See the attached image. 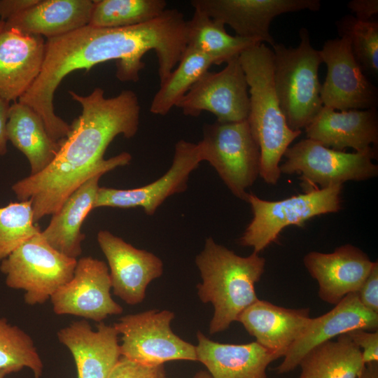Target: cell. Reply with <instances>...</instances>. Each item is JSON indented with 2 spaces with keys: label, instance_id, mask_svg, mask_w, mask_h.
I'll return each instance as SVG.
<instances>
[{
  "label": "cell",
  "instance_id": "cell-13",
  "mask_svg": "<svg viewBox=\"0 0 378 378\" xmlns=\"http://www.w3.org/2000/svg\"><path fill=\"white\" fill-rule=\"evenodd\" d=\"M111 289L106 263L85 256L77 260L71 279L58 288L50 300L57 315H73L100 323L123 312L112 298Z\"/></svg>",
  "mask_w": 378,
  "mask_h": 378
},
{
  "label": "cell",
  "instance_id": "cell-14",
  "mask_svg": "<svg viewBox=\"0 0 378 378\" xmlns=\"http://www.w3.org/2000/svg\"><path fill=\"white\" fill-rule=\"evenodd\" d=\"M194 10L214 20L227 24L236 35L276 43L270 33L272 21L280 15L304 10L317 11L319 0H192Z\"/></svg>",
  "mask_w": 378,
  "mask_h": 378
},
{
  "label": "cell",
  "instance_id": "cell-5",
  "mask_svg": "<svg viewBox=\"0 0 378 378\" xmlns=\"http://www.w3.org/2000/svg\"><path fill=\"white\" fill-rule=\"evenodd\" d=\"M299 36L296 48L277 43L272 46L274 90L286 121L293 131H302L309 125L323 106L318 80L322 58L319 50L312 47L306 28L300 29Z\"/></svg>",
  "mask_w": 378,
  "mask_h": 378
},
{
  "label": "cell",
  "instance_id": "cell-15",
  "mask_svg": "<svg viewBox=\"0 0 378 378\" xmlns=\"http://www.w3.org/2000/svg\"><path fill=\"white\" fill-rule=\"evenodd\" d=\"M201 162L197 144L180 140L175 145L172 164L163 176L132 189L99 187L94 209L141 207L148 216H153L167 197L187 189L190 174Z\"/></svg>",
  "mask_w": 378,
  "mask_h": 378
},
{
  "label": "cell",
  "instance_id": "cell-35",
  "mask_svg": "<svg viewBox=\"0 0 378 378\" xmlns=\"http://www.w3.org/2000/svg\"><path fill=\"white\" fill-rule=\"evenodd\" d=\"M346 334L360 349L362 360L365 365L378 363V330L356 329Z\"/></svg>",
  "mask_w": 378,
  "mask_h": 378
},
{
  "label": "cell",
  "instance_id": "cell-3",
  "mask_svg": "<svg viewBox=\"0 0 378 378\" xmlns=\"http://www.w3.org/2000/svg\"><path fill=\"white\" fill-rule=\"evenodd\" d=\"M195 264L202 279L197 286L199 298L214 309L209 333L223 332L258 300L255 284L264 273L265 259L255 252L240 256L208 237Z\"/></svg>",
  "mask_w": 378,
  "mask_h": 378
},
{
  "label": "cell",
  "instance_id": "cell-34",
  "mask_svg": "<svg viewBox=\"0 0 378 378\" xmlns=\"http://www.w3.org/2000/svg\"><path fill=\"white\" fill-rule=\"evenodd\" d=\"M107 378H167L164 365H148L120 356Z\"/></svg>",
  "mask_w": 378,
  "mask_h": 378
},
{
  "label": "cell",
  "instance_id": "cell-26",
  "mask_svg": "<svg viewBox=\"0 0 378 378\" xmlns=\"http://www.w3.org/2000/svg\"><path fill=\"white\" fill-rule=\"evenodd\" d=\"M6 133L8 141L27 158L31 176L44 170L59 148V142L50 136L38 113L19 102L10 106Z\"/></svg>",
  "mask_w": 378,
  "mask_h": 378
},
{
  "label": "cell",
  "instance_id": "cell-1",
  "mask_svg": "<svg viewBox=\"0 0 378 378\" xmlns=\"http://www.w3.org/2000/svg\"><path fill=\"white\" fill-rule=\"evenodd\" d=\"M183 13L166 9L157 18L127 27L85 26L66 34L48 38L41 72L18 102L33 108L42 119L50 136L58 142L71 127L55 113L56 89L69 74L89 71L109 60L116 61V77L122 82H137L144 68L143 56L154 50L158 62L160 83L175 69L186 48Z\"/></svg>",
  "mask_w": 378,
  "mask_h": 378
},
{
  "label": "cell",
  "instance_id": "cell-38",
  "mask_svg": "<svg viewBox=\"0 0 378 378\" xmlns=\"http://www.w3.org/2000/svg\"><path fill=\"white\" fill-rule=\"evenodd\" d=\"M349 9L360 20L368 21L378 13V0H352L347 4Z\"/></svg>",
  "mask_w": 378,
  "mask_h": 378
},
{
  "label": "cell",
  "instance_id": "cell-32",
  "mask_svg": "<svg viewBox=\"0 0 378 378\" xmlns=\"http://www.w3.org/2000/svg\"><path fill=\"white\" fill-rule=\"evenodd\" d=\"M39 232L41 230L34 221L30 200L0 207V262Z\"/></svg>",
  "mask_w": 378,
  "mask_h": 378
},
{
  "label": "cell",
  "instance_id": "cell-7",
  "mask_svg": "<svg viewBox=\"0 0 378 378\" xmlns=\"http://www.w3.org/2000/svg\"><path fill=\"white\" fill-rule=\"evenodd\" d=\"M197 145L202 162L207 161L232 193L246 202V189L260 170V148L248 120L205 124Z\"/></svg>",
  "mask_w": 378,
  "mask_h": 378
},
{
  "label": "cell",
  "instance_id": "cell-37",
  "mask_svg": "<svg viewBox=\"0 0 378 378\" xmlns=\"http://www.w3.org/2000/svg\"><path fill=\"white\" fill-rule=\"evenodd\" d=\"M39 0H0V20L6 21L35 5Z\"/></svg>",
  "mask_w": 378,
  "mask_h": 378
},
{
  "label": "cell",
  "instance_id": "cell-8",
  "mask_svg": "<svg viewBox=\"0 0 378 378\" xmlns=\"http://www.w3.org/2000/svg\"><path fill=\"white\" fill-rule=\"evenodd\" d=\"M76 263L77 259L54 249L39 232L1 261L0 271L6 286L24 291V302L33 306L45 303L70 281Z\"/></svg>",
  "mask_w": 378,
  "mask_h": 378
},
{
  "label": "cell",
  "instance_id": "cell-9",
  "mask_svg": "<svg viewBox=\"0 0 378 378\" xmlns=\"http://www.w3.org/2000/svg\"><path fill=\"white\" fill-rule=\"evenodd\" d=\"M374 148L364 152L346 153L327 148L304 139L287 148L285 161L279 165L281 174H300L305 191L323 189L346 181H365L378 174L372 162Z\"/></svg>",
  "mask_w": 378,
  "mask_h": 378
},
{
  "label": "cell",
  "instance_id": "cell-29",
  "mask_svg": "<svg viewBox=\"0 0 378 378\" xmlns=\"http://www.w3.org/2000/svg\"><path fill=\"white\" fill-rule=\"evenodd\" d=\"M211 65L212 62L207 56L186 48L177 67L160 83L151 102L150 112L167 115Z\"/></svg>",
  "mask_w": 378,
  "mask_h": 378
},
{
  "label": "cell",
  "instance_id": "cell-28",
  "mask_svg": "<svg viewBox=\"0 0 378 378\" xmlns=\"http://www.w3.org/2000/svg\"><path fill=\"white\" fill-rule=\"evenodd\" d=\"M186 28V48L205 55L216 65L239 57L246 49L261 43L229 34L223 23L196 10L187 20Z\"/></svg>",
  "mask_w": 378,
  "mask_h": 378
},
{
  "label": "cell",
  "instance_id": "cell-42",
  "mask_svg": "<svg viewBox=\"0 0 378 378\" xmlns=\"http://www.w3.org/2000/svg\"><path fill=\"white\" fill-rule=\"evenodd\" d=\"M12 372L7 370H0V378H5L8 374Z\"/></svg>",
  "mask_w": 378,
  "mask_h": 378
},
{
  "label": "cell",
  "instance_id": "cell-19",
  "mask_svg": "<svg viewBox=\"0 0 378 378\" xmlns=\"http://www.w3.org/2000/svg\"><path fill=\"white\" fill-rule=\"evenodd\" d=\"M118 335L113 326L100 322L94 330L85 319L73 321L57 333L74 358L78 378H107L121 356Z\"/></svg>",
  "mask_w": 378,
  "mask_h": 378
},
{
  "label": "cell",
  "instance_id": "cell-21",
  "mask_svg": "<svg viewBox=\"0 0 378 378\" xmlns=\"http://www.w3.org/2000/svg\"><path fill=\"white\" fill-rule=\"evenodd\" d=\"M304 130L308 139L327 148L364 152L377 145L378 113L375 108L336 111L323 106Z\"/></svg>",
  "mask_w": 378,
  "mask_h": 378
},
{
  "label": "cell",
  "instance_id": "cell-30",
  "mask_svg": "<svg viewBox=\"0 0 378 378\" xmlns=\"http://www.w3.org/2000/svg\"><path fill=\"white\" fill-rule=\"evenodd\" d=\"M90 26L120 28L151 21L167 9L164 0H93Z\"/></svg>",
  "mask_w": 378,
  "mask_h": 378
},
{
  "label": "cell",
  "instance_id": "cell-27",
  "mask_svg": "<svg viewBox=\"0 0 378 378\" xmlns=\"http://www.w3.org/2000/svg\"><path fill=\"white\" fill-rule=\"evenodd\" d=\"M300 378H358L365 364L346 333L311 349L302 359Z\"/></svg>",
  "mask_w": 378,
  "mask_h": 378
},
{
  "label": "cell",
  "instance_id": "cell-23",
  "mask_svg": "<svg viewBox=\"0 0 378 378\" xmlns=\"http://www.w3.org/2000/svg\"><path fill=\"white\" fill-rule=\"evenodd\" d=\"M197 361L212 378H268L267 368L276 357L256 342L224 344L214 342L202 332L197 333Z\"/></svg>",
  "mask_w": 378,
  "mask_h": 378
},
{
  "label": "cell",
  "instance_id": "cell-16",
  "mask_svg": "<svg viewBox=\"0 0 378 378\" xmlns=\"http://www.w3.org/2000/svg\"><path fill=\"white\" fill-rule=\"evenodd\" d=\"M97 239L108 262L113 294L130 305L142 302L148 284L163 273L162 260L108 230L99 231Z\"/></svg>",
  "mask_w": 378,
  "mask_h": 378
},
{
  "label": "cell",
  "instance_id": "cell-41",
  "mask_svg": "<svg viewBox=\"0 0 378 378\" xmlns=\"http://www.w3.org/2000/svg\"><path fill=\"white\" fill-rule=\"evenodd\" d=\"M194 378H212V377L209 372L201 371L197 373Z\"/></svg>",
  "mask_w": 378,
  "mask_h": 378
},
{
  "label": "cell",
  "instance_id": "cell-40",
  "mask_svg": "<svg viewBox=\"0 0 378 378\" xmlns=\"http://www.w3.org/2000/svg\"><path fill=\"white\" fill-rule=\"evenodd\" d=\"M358 378H378V363L365 365Z\"/></svg>",
  "mask_w": 378,
  "mask_h": 378
},
{
  "label": "cell",
  "instance_id": "cell-39",
  "mask_svg": "<svg viewBox=\"0 0 378 378\" xmlns=\"http://www.w3.org/2000/svg\"><path fill=\"white\" fill-rule=\"evenodd\" d=\"M10 102L0 98V155H4L7 152L6 124L8 117Z\"/></svg>",
  "mask_w": 378,
  "mask_h": 378
},
{
  "label": "cell",
  "instance_id": "cell-17",
  "mask_svg": "<svg viewBox=\"0 0 378 378\" xmlns=\"http://www.w3.org/2000/svg\"><path fill=\"white\" fill-rule=\"evenodd\" d=\"M356 329L378 330V314L365 308L356 293H351L328 312L312 318L303 335L290 349L275 370L279 374L294 370L311 349Z\"/></svg>",
  "mask_w": 378,
  "mask_h": 378
},
{
  "label": "cell",
  "instance_id": "cell-6",
  "mask_svg": "<svg viewBox=\"0 0 378 378\" xmlns=\"http://www.w3.org/2000/svg\"><path fill=\"white\" fill-rule=\"evenodd\" d=\"M342 184L323 189H312L279 201L262 200L248 193L253 218L239 244L252 247L259 253L271 243L275 242L286 227L295 225L304 227L307 220L321 214L335 213L341 206Z\"/></svg>",
  "mask_w": 378,
  "mask_h": 378
},
{
  "label": "cell",
  "instance_id": "cell-2",
  "mask_svg": "<svg viewBox=\"0 0 378 378\" xmlns=\"http://www.w3.org/2000/svg\"><path fill=\"white\" fill-rule=\"evenodd\" d=\"M81 106V113L68 135L59 141L52 162L40 173L28 176L12 186L20 201L30 200L36 223L52 215L85 181L97 173H106L129 164L132 155L122 152L104 159L105 151L118 136L132 138L139 125L141 107L134 92L125 90L106 97L101 88L83 96L69 91Z\"/></svg>",
  "mask_w": 378,
  "mask_h": 378
},
{
  "label": "cell",
  "instance_id": "cell-10",
  "mask_svg": "<svg viewBox=\"0 0 378 378\" xmlns=\"http://www.w3.org/2000/svg\"><path fill=\"white\" fill-rule=\"evenodd\" d=\"M174 318L171 311L156 309L120 317L113 326L122 335L121 356L148 365L177 360L197 361L196 346L171 329Z\"/></svg>",
  "mask_w": 378,
  "mask_h": 378
},
{
  "label": "cell",
  "instance_id": "cell-36",
  "mask_svg": "<svg viewBox=\"0 0 378 378\" xmlns=\"http://www.w3.org/2000/svg\"><path fill=\"white\" fill-rule=\"evenodd\" d=\"M360 303L368 309L378 314V262L376 261L358 290Z\"/></svg>",
  "mask_w": 378,
  "mask_h": 378
},
{
  "label": "cell",
  "instance_id": "cell-12",
  "mask_svg": "<svg viewBox=\"0 0 378 378\" xmlns=\"http://www.w3.org/2000/svg\"><path fill=\"white\" fill-rule=\"evenodd\" d=\"M319 52L327 66L320 91L324 106L340 111L377 108V89L363 74L346 36L326 41Z\"/></svg>",
  "mask_w": 378,
  "mask_h": 378
},
{
  "label": "cell",
  "instance_id": "cell-25",
  "mask_svg": "<svg viewBox=\"0 0 378 378\" xmlns=\"http://www.w3.org/2000/svg\"><path fill=\"white\" fill-rule=\"evenodd\" d=\"M100 172L85 181L52 216L49 225L41 232L45 240L56 251L77 259L82 254L85 234L81 227L85 218L94 209L99 190Z\"/></svg>",
  "mask_w": 378,
  "mask_h": 378
},
{
  "label": "cell",
  "instance_id": "cell-4",
  "mask_svg": "<svg viewBox=\"0 0 378 378\" xmlns=\"http://www.w3.org/2000/svg\"><path fill=\"white\" fill-rule=\"evenodd\" d=\"M272 58V50L260 43L241 53L239 60L248 86L247 120L260 151V176L274 185L281 176L284 153L302 131L292 130L281 110L273 82Z\"/></svg>",
  "mask_w": 378,
  "mask_h": 378
},
{
  "label": "cell",
  "instance_id": "cell-11",
  "mask_svg": "<svg viewBox=\"0 0 378 378\" xmlns=\"http://www.w3.org/2000/svg\"><path fill=\"white\" fill-rule=\"evenodd\" d=\"M248 86L239 57L231 59L220 71H206L178 102L185 115L211 113L220 122L246 120L250 109Z\"/></svg>",
  "mask_w": 378,
  "mask_h": 378
},
{
  "label": "cell",
  "instance_id": "cell-33",
  "mask_svg": "<svg viewBox=\"0 0 378 378\" xmlns=\"http://www.w3.org/2000/svg\"><path fill=\"white\" fill-rule=\"evenodd\" d=\"M340 36H346L362 69L374 75L378 72V22L363 21L345 15L337 22Z\"/></svg>",
  "mask_w": 378,
  "mask_h": 378
},
{
  "label": "cell",
  "instance_id": "cell-22",
  "mask_svg": "<svg viewBox=\"0 0 378 378\" xmlns=\"http://www.w3.org/2000/svg\"><path fill=\"white\" fill-rule=\"evenodd\" d=\"M45 44L41 36L0 33V98L15 102L27 92L41 72Z\"/></svg>",
  "mask_w": 378,
  "mask_h": 378
},
{
  "label": "cell",
  "instance_id": "cell-18",
  "mask_svg": "<svg viewBox=\"0 0 378 378\" xmlns=\"http://www.w3.org/2000/svg\"><path fill=\"white\" fill-rule=\"evenodd\" d=\"M304 265L318 284V297L337 304L346 295L356 293L369 274L374 262L358 247L346 244L330 253L311 251Z\"/></svg>",
  "mask_w": 378,
  "mask_h": 378
},
{
  "label": "cell",
  "instance_id": "cell-31",
  "mask_svg": "<svg viewBox=\"0 0 378 378\" xmlns=\"http://www.w3.org/2000/svg\"><path fill=\"white\" fill-rule=\"evenodd\" d=\"M27 368L40 378L43 364L31 336L0 317V370L13 372Z\"/></svg>",
  "mask_w": 378,
  "mask_h": 378
},
{
  "label": "cell",
  "instance_id": "cell-43",
  "mask_svg": "<svg viewBox=\"0 0 378 378\" xmlns=\"http://www.w3.org/2000/svg\"><path fill=\"white\" fill-rule=\"evenodd\" d=\"M4 21H1L0 20V33L3 31L4 29Z\"/></svg>",
  "mask_w": 378,
  "mask_h": 378
},
{
  "label": "cell",
  "instance_id": "cell-20",
  "mask_svg": "<svg viewBox=\"0 0 378 378\" xmlns=\"http://www.w3.org/2000/svg\"><path fill=\"white\" fill-rule=\"evenodd\" d=\"M311 319L309 308H285L258 299L241 312L237 321L278 359L284 357L301 337Z\"/></svg>",
  "mask_w": 378,
  "mask_h": 378
},
{
  "label": "cell",
  "instance_id": "cell-24",
  "mask_svg": "<svg viewBox=\"0 0 378 378\" xmlns=\"http://www.w3.org/2000/svg\"><path fill=\"white\" fill-rule=\"evenodd\" d=\"M93 0H39L4 22L3 30L48 38L66 34L89 24Z\"/></svg>",
  "mask_w": 378,
  "mask_h": 378
}]
</instances>
